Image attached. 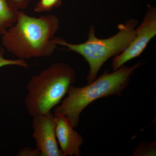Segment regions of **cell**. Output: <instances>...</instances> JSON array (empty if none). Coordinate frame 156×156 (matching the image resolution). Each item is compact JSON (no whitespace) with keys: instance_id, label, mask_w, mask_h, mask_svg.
Wrapping results in <instances>:
<instances>
[{"instance_id":"cell-1","label":"cell","mask_w":156,"mask_h":156,"mask_svg":"<svg viewBox=\"0 0 156 156\" xmlns=\"http://www.w3.org/2000/svg\"><path fill=\"white\" fill-rule=\"evenodd\" d=\"M59 25L53 14L35 17L20 11L17 22L2 36V45L20 59L49 57L57 48L54 36Z\"/></svg>"},{"instance_id":"cell-2","label":"cell","mask_w":156,"mask_h":156,"mask_svg":"<svg viewBox=\"0 0 156 156\" xmlns=\"http://www.w3.org/2000/svg\"><path fill=\"white\" fill-rule=\"evenodd\" d=\"M143 64L140 61L131 66L124 65L113 72H105L99 78L85 87L72 86L67 97L54 108V112L63 115L73 128H76L80 115L84 109L99 98L113 95L121 96L128 86L134 71Z\"/></svg>"},{"instance_id":"cell-3","label":"cell","mask_w":156,"mask_h":156,"mask_svg":"<svg viewBox=\"0 0 156 156\" xmlns=\"http://www.w3.org/2000/svg\"><path fill=\"white\" fill-rule=\"evenodd\" d=\"M76 81L74 70L58 62L32 77L27 84L24 103L32 117L51 111L59 104Z\"/></svg>"},{"instance_id":"cell-4","label":"cell","mask_w":156,"mask_h":156,"mask_svg":"<svg viewBox=\"0 0 156 156\" xmlns=\"http://www.w3.org/2000/svg\"><path fill=\"white\" fill-rule=\"evenodd\" d=\"M137 23L134 18L128 20L124 24H119L118 32L108 38H97L95 28L91 26L88 40L83 43L69 44L56 37L54 41L57 45L65 46L67 50L80 54L86 59L90 68L87 77L88 83H90L97 78L101 68L109 58L119 55L130 45L135 37Z\"/></svg>"},{"instance_id":"cell-5","label":"cell","mask_w":156,"mask_h":156,"mask_svg":"<svg viewBox=\"0 0 156 156\" xmlns=\"http://www.w3.org/2000/svg\"><path fill=\"white\" fill-rule=\"evenodd\" d=\"M134 39L126 50L113 58L112 68L116 70L126 62L138 57L156 35V9L149 7L140 25L135 29Z\"/></svg>"},{"instance_id":"cell-6","label":"cell","mask_w":156,"mask_h":156,"mask_svg":"<svg viewBox=\"0 0 156 156\" xmlns=\"http://www.w3.org/2000/svg\"><path fill=\"white\" fill-rule=\"evenodd\" d=\"M33 118L32 136L41 156H63L56 139L54 112L51 111Z\"/></svg>"},{"instance_id":"cell-7","label":"cell","mask_w":156,"mask_h":156,"mask_svg":"<svg viewBox=\"0 0 156 156\" xmlns=\"http://www.w3.org/2000/svg\"><path fill=\"white\" fill-rule=\"evenodd\" d=\"M53 112L56 139L63 156H80L81 154L80 148L84 141L83 136L75 130L64 115Z\"/></svg>"},{"instance_id":"cell-8","label":"cell","mask_w":156,"mask_h":156,"mask_svg":"<svg viewBox=\"0 0 156 156\" xmlns=\"http://www.w3.org/2000/svg\"><path fill=\"white\" fill-rule=\"evenodd\" d=\"M19 11L7 0H0V36L5 33L17 22Z\"/></svg>"},{"instance_id":"cell-9","label":"cell","mask_w":156,"mask_h":156,"mask_svg":"<svg viewBox=\"0 0 156 156\" xmlns=\"http://www.w3.org/2000/svg\"><path fill=\"white\" fill-rule=\"evenodd\" d=\"M62 0H39L35 7L34 11L37 13L48 12L61 5Z\"/></svg>"},{"instance_id":"cell-10","label":"cell","mask_w":156,"mask_h":156,"mask_svg":"<svg viewBox=\"0 0 156 156\" xmlns=\"http://www.w3.org/2000/svg\"><path fill=\"white\" fill-rule=\"evenodd\" d=\"M156 154L155 142L141 144L134 151V156H154Z\"/></svg>"},{"instance_id":"cell-11","label":"cell","mask_w":156,"mask_h":156,"mask_svg":"<svg viewBox=\"0 0 156 156\" xmlns=\"http://www.w3.org/2000/svg\"><path fill=\"white\" fill-rule=\"evenodd\" d=\"M5 49L3 47H0V68L6 66H17L21 67H28L27 62L23 59L18 58L17 59H7L4 57Z\"/></svg>"},{"instance_id":"cell-12","label":"cell","mask_w":156,"mask_h":156,"mask_svg":"<svg viewBox=\"0 0 156 156\" xmlns=\"http://www.w3.org/2000/svg\"><path fill=\"white\" fill-rule=\"evenodd\" d=\"M18 156H41L40 152L37 148L32 149L30 147L22 148L16 155Z\"/></svg>"},{"instance_id":"cell-13","label":"cell","mask_w":156,"mask_h":156,"mask_svg":"<svg viewBox=\"0 0 156 156\" xmlns=\"http://www.w3.org/2000/svg\"><path fill=\"white\" fill-rule=\"evenodd\" d=\"M11 5L17 10L25 9L29 5V0H7Z\"/></svg>"}]
</instances>
